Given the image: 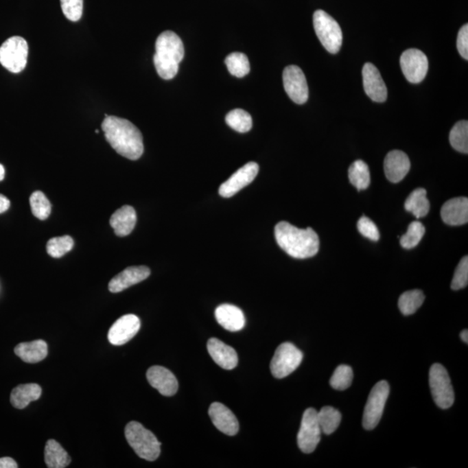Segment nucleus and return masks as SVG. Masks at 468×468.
<instances>
[{
  "instance_id": "nucleus-42",
  "label": "nucleus",
  "mask_w": 468,
  "mask_h": 468,
  "mask_svg": "<svg viewBox=\"0 0 468 468\" xmlns=\"http://www.w3.org/2000/svg\"><path fill=\"white\" fill-rule=\"evenodd\" d=\"M19 465L12 458H0V468H18Z\"/></svg>"
},
{
  "instance_id": "nucleus-27",
  "label": "nucleus",
  "mask_w": 468,
  "mask_h": 468,
  "mask_svg": "<svg viewBox=\"0 0 468 468\" xmlns=\"http://www.w3.org/2000/svg\"><path fill=\"white\" fill-rule=\"evenodd\" d=\"M405 209L413 213L417 219L427 215L430 209V203L427 198V191L417 189L413 191L405 202Z\"/></svg>"
},
{
  "instance_id": "nucleus-28",
  "label": "nucleus",
  "mask_w": 468,
  "mask_h": 468,
  "mask_svg": "<svg viewBox=\"0 0 468 468\" xmlns=\"http://www.w3.org/2000/svg\"><path fill=\"white\" fill-rule=\"evenodd\" d=\"M349 179L358 191L368 189L371 183L370 169L368 165L361 160L355 161L349 169Z\"/></svg>"
},
{
  "instance_id": "nucleus-9",
  "label": "nucleus",
  "mask_w": 468,
  "mask_h": 468,
  "mask_svg": "<svg viewBox=\"0 0 468 468\" xmlns=\"http://www.w3.org/2000/svg\"><path fill=\"white\" fill-rule=\"evenodd\" d=\"M302 351L292 342H283L276 349L271 362L273 377L282 379L288 377L299 367L303 361Z\"/></svg>"
},
{
  "instance_id": "nucleus-33",
  "label": "nucleus",
  "mask_w": 468,
  "mask_h": 468,
  "mask_svg": "<svg viewBox=\"0 0 468 468\" xmlns=\"http://www.w3.org/2000/svg\"><path fill=\"white\" fill-rule=\"evenodd\" d=\"M226 121L229 127L239 133H246L253 127L252 117L248 112L240 110V108L230 111L226 115Z\"/></svg>"
},
{
  "instance_id": "nucleus-29",
  "label": "nucleus",
  "mask_w": 468,
  "mask_h": 468,
  "mask_svg": "<svg viewBox=\"0 0 468 468\" xmlns=\"http://www.w3.org/2000/svg\"><path fill=\"white\" fill-rule=\"evenodd\" d=\"M318 420L323 433L329 436L338 430L341 423L342 415L336 408L326 406L318 412Z\"/></svg>"
},
{
  "instance_id": "nucleus-34",
  "label": "nucleus",
  "mask_w": 468,
  "mask_h": 468,
  "mask_svg": "<svg viewBox=\"0 0 468 468\" xmlns=\"http://www.w3.org/2000/svg\"><path fill=\"white\" fill-rule=\"evenodd\" d=\"M30 205H31L33 215L41 220L48 218L51 212V204L48 198L41 191H36L30 197Z\"/></svg>"
},
{
  "instance_id": "nucleus-23",
  "label": "nucleus",
  "mask_w": 468,
  "mask_h": 468,
  "mask_svg": "<svg viewBox=\"0 0 468 468\" xmlns=\"http://www.w3.org/2000/svg\"><path fill=\"white\" fill-rule=\"evenodd\" d=\"M137 220L136 210L131 206H124L112 214L110 224L117 236L125 237L134 230Z\"/></svg>"
},
{
  "instance_id": "nucleus-40",
  "label": "nucleus",
  "mask_w": 468,
  "mask_h": 468,
  "mask_svg": "<svg viewBox=\"0 0 468 468\" xmlns=\"http://www.w3.org/2000/svg\"><path fill=\"white\" fill-rule=\"evenodd\" d=\"M358 229L362 235L366 238L373 240V242H377L380 239V233H379L377 226L368 217H362L358 220Z\"/></svg>"
},
{
  "instance_id": "nucleus-12",
  "label": "nucleus",
  "mask_w": 468,
  "mask_h": 468,
  "mask_svg": "<svg viewBox=\"0 0 468 468\" xmlns=\"http://www.w3.org/2000/svg\"><path fill=\"white\" fill-rule=\"evenodd\" d=\"M283 87L294 103L304 104L309 98V88L304 72L296 65H289L283 72Z\"/></svg>"
},
{
  "instance_id": "nucleus-13",
  "label": "nucleus",
  "mask_w": 468,
  "mask_h": 468,
  "mask_svg": "<svg viewBox=\"0 0 468 468\" xmlns=\"http://www.w3.org/2000/svg\"><path fill=\"white\" fill-rule=\"evenodd\" d=\"M259 165L256 163H248L242 169L234 173L229 180L225 181L220 187V196L224 198H230L248 186L255 180L259 173Z\"/></svg>"
},
{
  "instance_id": "nucleus-16",
  "label": "nucleus",
  "mask_w": 468,
  "mask_h": 468,
  "mask_svg": "<svg viewBox=\"0 0 468 468\" xmlns=\"http://www.w3.org/2000/svg\"><path fill=\"white\" fill-rule=\"evenodd\" d=\"M147 379L153 388L165 397H172L178 390V381L174 375L161 366H152L147 371Z\"/></svg>"
},
{
  "instance_id": "nucleus-41",
  "label": "nucleus",
  "mask_w": 468,
  "mask_h": 468,
  "mask_svg": "<svg viewBox=\"0 0 468 468\" xmlns=\"http://www.w3.org/2000/svg\"><path fill=\"white\" fill-rule=\"evenodd\" d=\"M457 49L461 57L468 59V25H464L460 28L457 37Z\"/></svg>"
},
{
  "instance_id": "nucleus-19",
  "label": "nucleus",
  "mask_w": 468,
  "mask_h": 468,
  "mask_svg": "<svg viewBox=\"0 0 468 468\" xmlns=\"http://www.w3.org/2000/svg\"><path fill=\"white\" fill-rule=\"evenodd\" d=\"M410 169V158L400 150L388 153L384 160V171L387 179L391 183H398L403 180Z\"/></svg>"
},
{
  "instance_id": "nucleus-45",
  "label": "nucleus",
  "mask_w": 468,
  "mask_h": 468,
  "mask_svg": "<svg viewBox=\"0 0 468 468\" xmlns=\"http://www.w3.org/2000/svg\"><path fill=\"white\" fill-rule=\"evenodd\" d=\"M5 170L4 166L0 164V181L5 179Z\"/></svg>"
},
{
  "instance_id": "nucleus-7",
  "label": "nucleus",
  "mask_w": 468,
  "mask_h": 468,
  "mask_svg": "<svg viewBox=\"0 0 468 468\" xmlns=\"http://www.w3.org/2000/svg\"><path fill=\"white\" fill-rule=\"evenodd\" d=\"M430 386L434 403L443 410H447L454 403V392L449 375L440 364L432 365L430 371Z\"/></svg>"
},
{
  "instance_id": "nucleus-44",
  "label": "nucleus",
  "mask_w": 468,
  "mask_h": 468,
  "mask_svg": "<svg viewBox=\"0 0 468 468\" xmlns=\"http://www.w3.org/2000/svg\"><path fill=\"white\" fill-rule=\"evenodd\" d=\"M460 338L465 344H468V331L467 329H464L463 332L460 333Z\"/></svg>"
},
{
  "instance_id": "nucleus-21",
  "label": "nucleus",
  "mask_w": 468,
  "mask_h": 468,
  "mask_svg": "<svg viewBox=\"0 0 468 468\" xmlns=\"http://www.w3.org/2000/svg\"><path fill=\"white\" fill-rule=\"evenodd\" d=\"M207 351L213 360L225 370H233L238 365L239 358L235 349L219 339H209Z\"/></svg>"
},
{
  "instance_id": "nucleus-25",
  "label": "nucleus",
  "mask_w": 468,
  "mask_h": 468,
  "mask_svg": "<svg viewBox=\"0 0 468 468\" xmlns=\"http://www.w3.org/2000/svg\"><path fill=\"white\" fill-rule=\"evenodd\" d=\"M42 388L38 384H22L13 388L11 394V403L12 406L23 410L28 406L32 401L40 398Z\"/></svg>"
},
{
  "instance_id": "nucleus-20",
  "label": "nucleus",
  "mask_w": 468,
  "mask_h": 468,
  "mask_svg": "<svg viewBox=\"0 0 468 468\" xmlns=\"http://www.w3.org/2000/svg\"><path fill=\"white\" fill-rule=\"evenodd\" d=\"M441 218L449 226L465 225L468 222V199L466 197L454 198L441 207Z\"/></svg>"
},
{
  "instance_id": "nucleus-14",
  "label": "nucleus",
  "mask_w": 468,
  "mask_h": 468,
  "mask_svg": "<svg viewBox=\"0 0 468 468\" xmlns=\"http://www.w3.org/2000/svg\"><path fill=\"white\" fill-rule=\"evenodd\" d=\"M140 327L141 322L138 316L133 314L123 316L115 322L108 331V341L117 346L127 344L137 334Z\"/></svg>"
},
{
  "instance_id": "nucleus-11",
  "label": "nucleus",
  "mask_w": 468,
  "mask_h": 468,
  "mask_svg": "<svg viewBox=\"0 0 468 468\" xmlns=\"http://www.w3.org/2000/svg\"><path fill=\"white\" fill-rule=\"evenodd\" d=\"M401 71L412 84H419L424 80L428 71L427 56L417 49H408L401 56Z\"/></svg>"
},
{
  "instance_id": "nucleus-6",
  "label": "nucleus",
  "mask_w": 468,
  "mask_h": 468,
  "mask_svg": "<svg viewBox=\"0 0 468 468\" xmlns=\"http://www.w3.org/2000/svg\"><path fill=\"white\" fill-rule=\"evenodd\" d=\"M29 47L27 42L21 37H12L0 46V64L12 73L25 70L27 64Z\"/></svg>"
},
{
  "instance_id": "nucleus-1",
  "label": "nucleus",
  "mask_w": 468,
  "mask_h": 468,
  "mask_svg": "<svg viewBox=\"0 0 468 468\" xmlns=\"http://www.w3.org/2000/svg\"><path fill=\"white\" fill-rule=\"evenodd\" d=\"M102 130L108 143L120 156L132 161L138 160L143 156V134L131 121L106 115L102 124Z\"/></svg>"
},
{
  "instance_id": "nucleus-8",
  "label": "nucleus",
  "mask_w": 468,
  "mask_h": 468,
  "mask_svg": "<svg viewBox=\"0 0 468 468\" xmlns=\"http://www.w3.org/2000/svg\"><path fill=\"white\" fill-rule=\"evenodd\" d=\"M388 395L390 385L386 381L378 382L372 388L362 417V426L366 430H374L380 423Z\"/></svg>"
},
{
  "instance_id": "nucleus-10",
  "label": "nucleus",
  "mask_w": 468,
  "mask_h": 468,
  "mask_svg": "<svg viewBox=\"0 0 468 468\" xmlns=\"http://www.w3.org/2000/svg\"><path fill=\"white\" fill-rule=\"evenodd\" d=\"M321 428L318 420V411L309 408L303 414L301 426L298 434V445L305 454L314 452L321 440Z\"/></svg>"
},
{
  "instance_id": "nucleus-31",
  "label": "nucleus",
  "mask_w": 468,
  "mask_h": 468,
  "mask_svg": "<svg viewBox=\"0 0 468 468\" xmlns=\"http://www.w3.org/2000/svg\"><path fill=\"white\" fill-rule=\"evenodd\" d=\"M449 141L451 146L460 153H468V123L460 121L454 125L450 131Z\"/></svg>"
},
{
  "instance_id": "nucleus-17",
  "label": "nucleus",
  "mask_w": 468,
  "mask_h": 468,
  "mask_svg": "<svg viewBox=\"0 0 468 468\" xmlns=\"http://www.w3.org/2000/svg\"><path fill=\"white\" fill-rule=\"evenodd\" d=\"M150 275V270L147 266L128 267L110 280L108 283V290L112 293L123 292L130 286L147 279Z\"/></svg>"
},
{
  "instance_id": "nucleus-24",
  "label": "nucleus",
  "mask_w": 468,
  "mask_h": 468,
  "mask_svg": "<svg viewBox=\"0 0 468 468\" xmlns=\"http://www.w3.org/2000/svg\"><path fill=\"white\" fill-rule=\"evenodd\" d=\"M14 352L23 361L28 364H36L47 357L48 347L44 340H35L16 345Z\"/></svg>"
},
{
  "instance_id": "nucleus-35",
  "label": "nucleus",
  "mask_w": 468,
  "mask_h": 468,
  "mask_svg": "<svg viewBox=\"0 0 468 468\" xmlns=\"http://www.w3.org/2000/svg\"><path fill=\"white\" fill-rule=\"evenodd\" d=\"M74 246V240L71 236L56 237L49 240L46 249L52 258L58 259L71 252Z\"/></svg>"
},
{
  "instance_id": "nucleus-22",
  "label": "nucleus",
  "mask_w": 468,
  "mask_h": 468,
  "mask_svg": "<svg viewBox=\"0 0 468 468\" xmlns=\"http://www.w3.org/2000/svg\"><path fill=\"white\" fill-rule=\"evenodd\" d=\"M217 322L226 331L236 332L242 331L246 325L244 313L235 305L225 304L215 309Z\"/></svg>"
},
{
  "instance_id": "nucleus-26",
  "label": "nucleus",
  "mask_w": 468,
  "mask_h": 468,
  "mask_svg": "<svg viewBox=\"0 0 468 468\" xmlns=\"http://www.w3.org/2000/svg\"><path fill=\"white\" fill-rule=\"evenodd\" d=\"M45 461L49 468H65L71 463V458L55 440H49L45 448Z\"/></svg>"
},
{
  "instance_id": "nucleus-30",
  "label": "nucleus",
  "mask_w": 468,
  "mask_h": 468,
  "mask_svg": "<svg viewBox=\"0 0 468 468\" xmlns=\"http://www.w3.org/2000/svg\"><path fill=\"white\" fill-rule=\"evenodd\" d=\"M424 300L425 296L420 290L404 292L399 299V309L405 316L414 314L423 305Z\"/></svg>"
},
{
  "instance_id": "nucleus-38",
  "label": "nucleus",
  "mask_w": 468,
  "mask_h": 468,
  "mask_svg": "<svg viewBox=\"0 0 468 468\" xmlns=\"http://www.w3.org/2000/svg\"><path fill=\"white\" fill-rule=\"evenodd\" d=\"M62 11L66 19L72 22L80 21L84 10V0H60Z\"/></svg>"
},
{
  "instance_id": "nucleus-37",
  "label": "nucleus",
  "mask_w": 468,
  "mask_h": 468,
  "mask_svg": "<svg viewBox=\"0 0 468 468\" xmlns=\"http://www.w3.org/2000/svg\"><path fill=\"white\" fill-rule=\"evenodd\" d=\"M425 234V227L420 222H414L408 227L407 233L401 236V246L405 249H412L420 243Z\"/></svg>"
},
{
  "instance_id": "nucleus-4",
  "label": "nucleus",
  "mask_w": 468,
  "mask_h": 468,
  "mask_svg": "<svg viewBox=\"0 0 468 468\" xmlns=\"http://www.w3.org/2000/svg\"><path fill=\"white\" fill-rule=\"evenodd\" d=\"M125 437L138 456L154 461L160 456L161 443L152 432L137 421H130L125 428Z\"/></svg>"
},
{
  "instance_id": "nucleus-18",
  "label": "nucleus",
  "mask_w": 468,
  "mask_h": 468,
  "mask_svg": "<svg viewBox=\"0 0 468 468\" xmlns=\"http://www.w3.org/2000/svg\"><path fill=\"white\" fill-rule=\"evenodd\" d=\"M209 417L214 426L229 436L238 433L239 425L235 415L229 408L220 403H213L209 410Z\"/></svg>"
},
{
  "instance_id": "nucleus-32",
  "label": "nucleus",
  "mask_w": 468,
  "mask_h": 468,
  "mask_svg": "<svg viewBox=\"0 0 468 468\" xmlns=\"http://www.w3.org/2000/svg\"><path fill=\"white\" fill-rule=\"evenodd\" d=\"M231 75L242 78L250 72V62L246 55L242 52H233L227 56L225 60Z\"/></svg>"
},
{
  "instance_id": "nucleus-43",
  "label": "nucleus",
  "mask_w": 468,
  "mask_h": 468,
  "mask_svg": "<svg viewBox=\"0 0 468 468\" xmlns=\"http://www.w3.org/2000/svg\"><path fill=\"white\" fill-rule=\"evenodd\" d=\"M10 207H11V202L8 198L0 194V214L5 213Z\"/></svg>"
},
{
  "instance_id": "nucleus-3",
  "label": "nucleus",
  "mask_w": 468,
  "mask_h": 468,
  "mask_svg": "<svg viewBox=\"0 0 468 468\" xmlns=\"http://www.w3.org/2000/svg\"><path fill=\"white\" fill-rule=\"evenodd\" d=\"M185 49L179 36L166 31L159 36L156 43V54L154 56V67L158 75L165 80L173 79L179 71Z\"/></svg>"
},
{
  "instance_id": "nucleus-39",
  "label": "nucleus",
  "mask_w": 468,
  "mask_h": 468,
  "mask_svg": "<svg viewBox=\"0 0 468 468\" xmlns=\"http://www.w3.org/2000/svg\"><path fill=\"white\" fill-rule=\"evenodd\" d=\"M468 283V258L467 256L464 257L460 260L459 265H458L454 272L452 283H451V288L454 291L467 288Z\"/></svg>"
},
{
  "instance_id": "nucleus-36",
  "label": "nucleus",
  "mask_w": 468,
  "mask_h": 468,
  "mask_svg": "<svg viewBox=\"0 0 468 468\" xmlns=\"http://www.w3.org/2000/svg\"><path fill=\"white\" fill-rule=\"evenodd\" d=\"M353 380V371L348 365L338 366L329 381L331 386L337 390H347Z\"/></svg>"
},
{
  "instance_id": "nucleus-15",
  "label": "nucleus",
  "mask_w": 468,
  "mask_h": 468,
  "mask_svg": "<svg viewBox=\"0 0 468 468\" xmlns=\"http://www.w3.org/2000/svg\"><path fill=\"white\" fill-rule=\"evenodd\" d=\"M362 79L365 93L372 101L384 103L387 100L386 84L378 69L371 62H367L362 68Z\"/></svg>"
},
{
  "instance_id": "nucleus-5",
  "label": "nucleus",
  "mask_w": 468,
  "mask_h": 468,
  "mask_svg": "<svg viewBox=\"0 0 468 468\" xmlns=\"http://www.w3.org/2000/svg\"><path fill=\"white\" fill-rule=\"evenodd\" d=\"M313 25L316 36L329 54H338L341 49L342 33L338 23L323 10H318L313 15Z\"/></svg>"
},
{
  "instance_id": "nucleus-2",
  "label": "nucleus",
  "mask_w": 468,
  "mask_h": 468,
  "mask_svg": "<svg viewBox=\"0 0 468 468\" xmlns=\"http://www.w3.org/2000/svg\"><path fill=\"white\" fill-rule=\"evenodd\" d=\"M275 238L280 248L295 259H308L319 250V238L314 230L299 229L292 224L281 222L275 226Z\"/></svg>"
}]
</instances>
